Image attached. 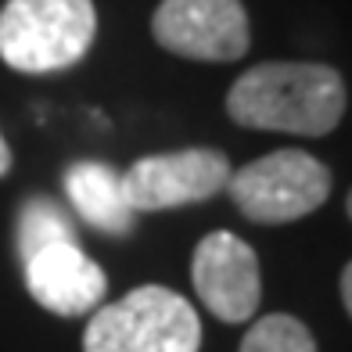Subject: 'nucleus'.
<instances>
[{
    "instance_id": "5",
    "label": "nucleus",
    "mask_w": 352,
    "mask_h": 352,
    "mask_svg": "<svg viewBox=\"0 0 352 352\" xmlns=\"http://www.w3.org/2000/svg\"><path fill=\"white\" fill-rule=\"evenodd\" d=\"M230 184V158L216 148H184L148 155L122 173V190L133 212H162L209 201Z\"/></svg>"
},
{
    "instance_id": "3",
    "label": "nucleus",
    "mask_w": 352,
    "mask_h": 352,
    "mask_svg": "<svg viewBox=\"0 0 352 352\" xmlns=\"http://www.w3.org/2000/svg\"><path fill=\"white\" fill-rule=\"evenodd\" d=\"M94 33V0H8L0 11V58L29 76L61 72L83 61Z\"/></svg>"
},
{
    "instance_id": "7",
    "label": "nucleus",
    "mask_w": 352,
    "mask_h": 352,
    "mask_svg": "<svg viewBox=\"0 0 352 352\" xmlns=\"http://www.w3.org/2000/svg\"><path fill=\"white\" fill-rule=\"evenodd\" d=\"M190 280H195L201 306L227 324L252 320L259 309V259L252 245L230 230H212L198 241L195 259H190Z\"/></svg>"
},
{
    "instance_id": "11",
    "label": "nucleus",
    "mask_w": 352,
    "mask_h": 352,
    "mask_svg": "<svg viewBox=\"0 0 352 352\" xmlns=\"http://www.w3.org/2000/svg\"><path fill=\"white\" fill-rule=\"evenodd\" d=\"M241 352H316V338L298 316L270 313L259 316V324H252Z\"/></svg>"
},
{
    "instance_id": "12",
    "label": "nucleus",
    "mask_w": 352,
    "mask_h": 352,
    "mask_svg": "<svg viewBox=\"0 0 352 352\" xmlns=\"http://www.w3.org/2000/svg\"><path fill=\"white\" fill-rule=\"evenodd\" d=\"M342 302H345V309L352 316V263L345 266V274H342Z\"/></svg>"
},
{
    "instance_id": "2",
    "label": "nucleus",
    "mask_w": 352,
    "mask_h": 352,
    "mask_svg": "<svg viewBox=\"0 0 352 352\" xmlns=\"http://www.w3.org/2000/svg\"><path fill=\"white\" fill-rule=\"evenodd\" d=\"M201 320L173 287L144 284L98 306L83 331V352H198Z\"/></svg>"
},
{
    "instance_id": "9",
    "label": "nucleus",
    "mask_w": 352,
    "mask_h": 352,
    "mask_svg": "<svg viewBox=\"0 0 352 352\" xmlns=\"http://www.w3.org/2000/svg\"><path fill=\"white\" fill-rule=\"evenodd\" d=\"M65 195L72 209L83 216L94 230L122 237L133 230V209L122 190V173L104 162H76L65 173Z\"/></svg>"
},
{
    "instance_id": "14",
    "label": "nucleus",
    "mask_w": 352,
    "mask_h": 352,
    "mask_svg": "<svg viewBox=\"0 0 352 352\" xmlns=\"http://www.w3.org/2000/svg\"><path fill=\"white\" fill-rule=\"evenodd\" d=\"M345 209H349V219H352V190H349V201H345Z\"/></svg>"
},
{
    "instance_id": "6",
    "label": "nucleus",
    "mask_w": 352,
    "mask_h": 352,
    "mask_svg": "<svg viewBox=\"0 0 352 352\" xmlns=\"http://www.w3.org/2000/svg\"><path fill=\"white\" fill-rule=\"evenodd\" d=\"M151 33L166 51L195 61H237L252 40L241 0H162Z\"/></svg>"
},
{
    "instance_id": "13",
    "label": "nucleus",
    "mask_w": 352,
    "mask_h": 352,
    "mask_svg": "<svg viewBox=\"0 0 352 352\" xmlns=\"http://www.w3.org/2000/svg\"><path fill=\"white\" fill-rule=\"evenodd\" d=\"M8 169H11V148H8V140L0 137V176H8Z\"/></svg>"
},
{
    "instance_id": "4",
    "label": "nucleus",
    "mask_w": 352,
    "mask_h": 352,
    "mask_svg": "<svg viewBox=\"0 0 352 352\" xmlns=\"http://www.w3.org/2000/svg\"><path fill=\"white\" fill-rule=\"evenodd\" d=\"M230 198L255 223H295L331 195V169L320 158L284 148L230 173Z\"/></svg>"
},
{
    "instance_id": "8",
    "label": "nucleus",
    "mask_w": 352,
    "mask_h": 352,
    "mask_svg": "<svg viewBox=\"0 0 352 352\" xmlns=\"http://www.w3.org/2000/svg\"><path fill=\"white\" fill-rule=\"evenodd\" d=\"M25 287L47 313L83 316L101 306L108 292L104 270L90 259L76 241H58L22 259Z\"/></svg>"
},
{
    "instance_id": "10",
    "label": "nucleus",
    "mask_w": 352,
    "mask_h": 352,
    "mask_svg": "<svg viewBox=\"0 0 352 352\" xmlns=\"http://www.w3.org/2000/svg\"><path fill=\"white\" fill-rule=\"evenodd\" d=\"M58 241H76L69 216L51 198H29L19 212V255L29 259L33 252L58 245Z\"/></svg>"
},
{
    "instance_id": "1",
    "label": "nucleus",
    "mask_w": 352,
    "mask_h": 352,
    "mask_svg": "<svg viewBox=\"0 0 352 352\" xmlns=\"http://www.w3.org/2000/svg\"><path fill=\"white\" fill-rule=\"evenodd\" d=\"M227 111L245 130L324 137L345 116V79L313 61H266L237 76Z\"/></svg>"
}]
</instances>
